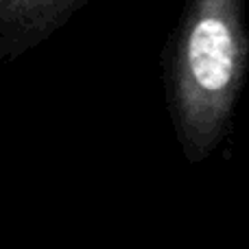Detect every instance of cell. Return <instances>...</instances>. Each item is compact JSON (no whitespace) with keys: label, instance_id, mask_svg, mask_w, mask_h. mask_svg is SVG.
Returning <instances> with one entry per match:
<instances>
[{"label":"cell","instance_id":"2","mask_svg":"<svg viewBox=\"0 0 249 249\" xmlns=\"http://www.w3.org/2000/svg\"><path fill=\"white\" fill-rule=\"evenodd\" d=\"M88 0H0V59L4 64L55 35Z\"/></svg>","mask_w":249,"mask_h":249},{"label":"cell","instance_id":"1","mask_svg":"<svg viewBox=\"0 0 249 249\" xmlns=\"http://www.w3.org/2000/svg\"><path fill=\"white\" fill-rule=\"evenodd\" d=\"M247 72L245 0H186L164 51V90L188 164H201L228 138Z\"/></svg>","mask_w":249,"mask_h":249}]
</instances>
